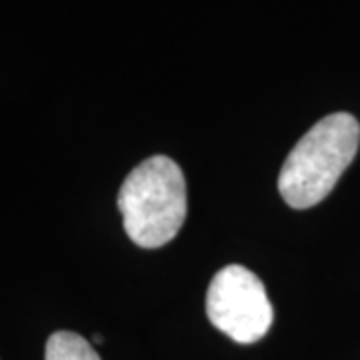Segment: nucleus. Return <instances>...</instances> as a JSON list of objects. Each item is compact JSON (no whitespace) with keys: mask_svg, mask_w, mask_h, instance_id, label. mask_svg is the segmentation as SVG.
<instances>
[{"mask_svg":"<svg viewBox=\"0 0 360 360\" xmlns=\"http://www.w3.org/2000/svg\"><path fill=\"white\" fill-rule=\"evenodd\" d=\"M206 314L220 333L243 345L260 340L274 321L264 284L243 264H229L214 274L206 292Z\"/></svg>","mask_w":360,"mask_h":360,"instance_id":"nucleus-3","label":"nucleus"},{"mask_svg":"<svg viewBox=\"0 0 360 360\" xmlns=\"http://www.w3.org/2000/svg\"><path fill=\"white\" fill-rule=\"evenodd\" d=\"M360 124L348 112L324 116L296 142L278 174V193L296 210L310 208L333 193L359 153Z\"/></svg>","mask_w":360,"mask_h":360,"instance_id":"nucleus-1","label":"nucleus"},{"mask_svg":"<svg viewBox=\"0 0 360 360\" xmlns=\"http://www.w3.org/2000/svg\"><path fill=\"white\" fill-rule=\"evenodd\" d=\"M44 360H101L86 338L77 333L58 330L46 340Z\"/></svg>","mask_w":360,"mask_h":360,"instance_id":"nucleus-4","label":"nucleus"},{"mask_svg":"<svg viewBox=\"0 0 360 360\" xmlns=\"http://www.w3.org/2000/svg\"><path fill=\"white\" fill-rule=\"evenodd\" d=\"M118 210L134 245L158 248L170 243L186 219V180L168 156H150L124 179Z\"/></svg>","mask_w":360,"mask_h":360,"instance_id":"nucleus-2","label":"nucleus"},{"mask_svg":"<svg viewBox=\"0 0 360 360\" xmlns=\"http://www.w3.org/2000/svg\"><path fill=\"white\" fill-rule=\"evenodd\" d=\"M94 342H98V345H101V342H103V336L94 335Z\"/></svg>","mask_w":360,"mask_h":360,"instance_id":"nucleus-5","label":"nucleus"}]
</instances>
